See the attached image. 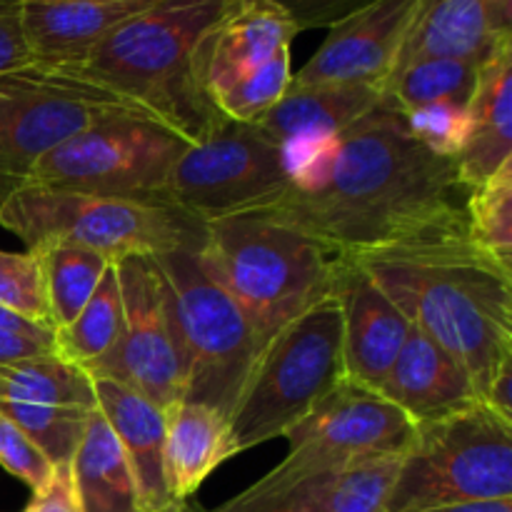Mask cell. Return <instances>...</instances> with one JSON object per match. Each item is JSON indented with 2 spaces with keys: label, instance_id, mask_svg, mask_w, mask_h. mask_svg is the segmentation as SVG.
<instances>
[{
  "label": "cell",
  "instance_id": "d6a6232c",
  "mask_svg": "<svg viewBox=\"0 0 512 512\" xmlns=\"http://www.w3.org/2000/svg\"><path fill=\"white\" fill-rule=\"evenodd\" d=\"M290 75H293V70H290V48H283L263 68H258L253 75L233 85L228 93L220 95L215 100V110L225 120L253 125L288 93Z\"/></svg>",
  "mask_w": 512,
  "mask_h": 512
},
{
  "label": "cell",
  "instance_id": "7402d4cb",
  "mask_svg": "<svg viewBox=\"0 0 512 512\" xmlns=\"http://www.w3.org/2000/svg\"><path fill=\"white\" fill-rule=\"evenodd\" d=\"M93 380L95 408L108 420L118 438L130 468L135 488L145 512H155L170 503L163 475L165 413L128 385L113 378Z\"/></svg>",
  "mask_w": 512,
  "mask_h": 512
},
{
  "label": "cell",
  "instance_id": "74e56055",
  "mask_svg": "<svg viewBox=\"0 0 512 512\" xmlns=\"http://www.w3.org/2000/svg\"><path fill=\"white\" fill-rule=\"evenodd\" d=\"M33 63L23 33V0H0V75Z\"/></svg>",
  "mask_w": 512,
  "mask_h": 512
},
{
  "label": "cell",
  "instance_id": "8fae6325",
  "mask_svg": "<svg viewBox=\"0 0 512 512\" xmlns=\"http://www.w3.org/2000/svg\"><path fill=\"white\" fill-rule=\"evenodd\" d=\"M288 185L283 150L255 125H220L173 165L165 200L200 223L273 205Z\"/></svg>",
  "mask_w": 512,
  "mask_h": 512
},
{
  "label": "cell",
  "instance_id": "8d00e7d4",
  "mask_svg": "<svg viewBox=\"0 0 512 512\" xmlns=\"http://www.w3.org/2000/svg\"><path fill=\"white\" fill-rule=\"evenodd\" d=\"M268 3L285 13V18L300 33V30L330 28L378 0H268Z\"/></svg>",
  "mask_w": 512,
  "mask_h": 512
},
{
  "label": "cell",
  "instance_id": "8992f818",
  "mask_svg": "<svg viewBox=\"0 0 512 512\" xmlns=\"http://www.w3.org/2000/svg\"><path fill=\"white\" fill-rule=\"evenodd\" d=\"M345 378L343 313L333 293L285 325L260 350L228 415L240 453L285 438Z\"/></svg>",
  "mask_w": 512,
  "mask_h": 512
},
{
  "label": "cell",
  "instance_id": "484cf974",
  "mask_svg": "<svg viewBox=\"0 0 512 512\" xmlns=\"http://www.w3.org/2000/svg\"><path fill=\"white\" fill-rule=\"evenodd\" d=\"M123 333V298L115 263L105 270L103 280L90 295L78 318L53 333V355L95 375L118 345Z\"/></svg>",
  "mask_w": 512,
  "mask_h": 512
},
{
  "label": "cell",
  "instance_id": "ee69618b",
  "mask_svg": "<svg viewBox=\"0 0 512 512\" xmlns=\"http://www.w3.org/2000/svg\"><path fill=\"white\" fill-rule=\"evenodd\" d=\"M10 193H13V190H10V188H5V185H0V203H3V200L8 198Z\"/></svg>",
  "mask_w": 512,
  "mask_h": 512
},
{
  "label": "cell",
  "instance_id": "ab89813d",
  "mask_svg": "<svg viewBox=\"0 0 512 512\" xmlns=\"http://www.w3.org/2000/svg\"><path fill=\"white\" fill-rule=\"evenodd\" d=\"M48 353H53V343L50 340H35L28 338V335L0 328V365L18 363V360L38 358V355Z\"/></svg>",
  "mask_w": 512,
  "mask_h": 512
},
{
  "label": "cell",
  "instance_id": "277c9868",
  "mask_svg": "<svg viewBox=\"0 0 512 512\" xmlns=\"http://www.w3.org/2000/svg\"><path fill=\"white\" fill-rule=\"evenodd\" d=\"M205 230L200 255L243 310L260 348L335 293L343 258L268 210L213 220Z\"/></svg>",
  "mask_w": 512,
  "mask_h": 512
},
{
  "label": "cell",
  "instance_id": "44dd1931",
  "mask_svg": "<svg viewBox=\"0 0 512 512\" xmlns=\"http://www.w3.org/2000/svg\"><path fill=\"white\" fill-rule=\"evenodd\" d=\"M383 98V85L330 83L305 85V88L290 85L288 93L253 125L280 150L298 148L343 133Z\"/></svg>",
  "mask_w": 512,
  "mask_h": 512
},
{
  "label": "cell",
  "instance_id": "603a6c76",
  "mask_svg": "<svg viewBox=\"0 0 512 512\" xmlns=\"http://www.w3.org/2000/svg\"><path fill=\"white\" fill-rule=\"evenodd\" d=\"M238 453L230 418L218 408L180 400L165 410L163 475L170 503L193 498L208 475Z\"/></svg>",
  "mask_w": 512,
  "mask_h": 512
},
{
  "label": "cell",
  "instance_id": "7c38bea8",
  "mask_svg": "<svg viewBox=\"0 0 512 512\" xmlns=\"http://www.w3.org/2000/svg\"><path fill=\"white\" fill-rule=\"evenodd\" d=\"M123 298V333L103 368L90 378H113L160 410L185 393V358L168 285L148 255L115 263Z\"/></svg>",
  "mask_w": 512,
  "mask_h": 512
},
{
  "label": "cell",
  "instance_id": "6da1fadb",
  "mask_svg": "<svg viewBox=\"0 0 512 512\" xmlns=\"http://www.w3.org/2000/svg\"><path fill=\"white\" fill-rule=\"evenodd\" d=\"M288 185L260 210L288 220L340 258L468 240L455 160L425 150L385 95L333 138L283 150Z\"/></svg>",
  "mask_w": 512,
  "mask_h": 512
},
{
  "label": "cell",
  "instance_id": "60d3db41",
  "mask_svg": "<svg viewBox=\"0 0 512 512\" xmlns=\"http://www.w3.org/2000/svg\"><path fill=\"white\" fill-rule=\"evenodd\" d=\"M420 512H512V498L468 500V503L440 505V508H430V510H420Z\"/></svg>",
  "mask_w": 512,
  "mask_h": 512
},
{
  "label": "cell",
  "instance_id": "7a4b0ae2",
  "mask_svg": "<svg viewBox=\"0 0 512 512\" xmlns=\"http://www.w3.org/2000/svg\"><path fill=\"white\" fill-rule=\"evenodd\" d=\"M350 263L410 325L463 363L485 400L495 375L512 363V268L468 240L380 250Z\"/></svg>",
  "mask_w": 512,
  "mask_h": 512
},
{
  "label": "cell",
  "instance_id": "e0dca14e",
  "mask_svg": "<svg viewBox=\"0 0 512 512\" xmlns=\"http://www.w3.org/2000/svg\"><path fill=\"white\" fill-rule=\"evenodd\" d=\"M158 0H23V33L33 63L78 70L115 28Z\"/></svg>",
  "mask_w": 512,
  "mask_h": 512
},
{
  "label": "cell",
  "instance_id": "b9f144b4",
  "mask_svg": "<svg viewBox=\"0 0 512 512\" xmlns=\"http://www.w3.org/2000/svg\"><path fill=\"white\" fill-rule=\"evenodd\" d=\"M0 328L13 330V333H20V335H28V338H35V340H50V343H53V333L38 328L35 323H30V320L20 318V315L10 313V310L5 308H0Z\"/></svg>",
  "mask_w": 512,
  "mask_h": 512
},
{
  "label": "cell",
  "instance_id": "ac0fdd59",
  "mask_svg": "<svg viewBox=\"0 0 512 512\" xmlns=\"http://www.w3.org/2000/svg\"><path fill=\"white\" fill-rule=\"evenodd\" d=\"M378 393L403 410L415 428L438 423L480 403L478 388L463 363L415 325Z\"/></svg>",
  "mask_w": 512,
  "mask_h": 512
},
{
  "label": "cell",
  "instance_id": "d6986e66",
  "mask_svg": "<svg viewBox=\"0 0 512 512\" xmlns=\"http://www.w3.org/2000/svg\"><path fill=\"white\" fill-rule=\"evenodd\" d=\"M505 38L512 0H420L395 68L418 58L483 60Z\"/></svg>",
  "mask_w": 512,
  "mask_h": 512
},
{
  "label": "cell",
  "instance_id": "4316f807",
  "mask_svg": "<svg viewBox=\"0 0 512 512\" xmlns=\"http://www.w3.org/2000/svg\"><path fill=\"white\" fill-rule=\"evenodd\" d=\"M0 403L95 408L93 380L53 353L0 365Z\"/></svg>",
  "mask_w": 512,
  "mask_h": 512
},
{
  "label": "cell",
  "instance_id": "d4e9b609",
  "mask_svg": "<svg viewBox=\"0 0 512 512\" xmlns=\"http://www.w3.org/2000/svg\"><path fill=\"white\" fill-rule=\"evenodd\" d=\"M28 250L38 258L45 303L55 333L78 318L113 263L95 250L65 240H43Z\"/></svg>",
  "mask_w": 512,
  "mask_h": 512
},
{
  "label": "cell",
  "instance_id": "83f0119b",
  "mask_svg": "<svg viewBox=\"0 0 512 512\" xmlns=\"http://www.w3.org/2000/svg\"><path fill=\"white\" fill-rule=\"evenodd\" d=\"M473 58H418L400 65L385 80V95L400 113L430 103H463L473 95L478 68Z\"/></svg>",
  "mask_w": 512,
  "mask_h": 512
},
{
  "label": "cell",
  "instance_id": "2e32d148",
  "mask_svg": "<svg viewBox=\"0 0 512 512\" xmlns=\"http://www.w3.org/2000/svg\"><path fill=\"white\" fill-rule=\"evenodd\" d=\"M335 298L343 313L345 375L378 390L410 333V320L355 263L343 258Z\"/></svg>",
  "mask_w": 512,
  "mask_h": 512
},
{
  "label": "cell",
  "instance_id": "ffe728a7",
  "mask_svg": "<svg viewBox=\"0 0 512 512\" xmlns=\"http://www.w3.org/2000/svg\"><path fill=\"white\" fill-rule=\"evenodd\" d=\"M468 118V140L455 158L465 190L488 180L505 160H512V38L500 40L480 63Z\"/></svg>",
  "mask_w": 512,
  "mask_h": 512
},
{
  "label": "cell",
  "instance_id": "4dcf8cb0",
  "mask_svg": "<svg viewBox=\"0 0 512 512\" xmlns=\"http://www.w3.org/2000/svg\"><path fill=\"white\" fill-rule=\"evenodd\" d=\"M403 458L405 455H383L340 468L325 493V512H388Z\"/></svg>",
  "mask_w": 512,
  "mask_h": 512
},
{
  "label": "cell",
  "instance_id": "d590c367",
  "mask_svg": "<svg viewBox=\"0 0 512 512\" xmlns=\"http://www.w3.org/2000/svg\"><path fill=\"white\" fill-rule=\"evenodd\" d=\"M0 468L28 485L33 493L45 488L55 473V465L50 463L48 455L3 413H0Z\"/></svg>",
  "mask_w": 512,
  "mask_h": 512
},
{
  "label": "cell",
  "instance_id": "3957f363",
  "mask_svg": "<svg viewBox=\"0 0 512 512\" xmlns=\"http://www.w3.org/2000/svg\"><path fill=\"white\" fill-rule=\"evenodd\" d=\"M235 0H158L115 28L75 73L133 100L190 143L228 123L195 78V53Z\"/></svg>",
  "mask_w": 512,
  "mask_h": 512
},
{
  "label": "cell",
  "instance_id": "9a60e30c",
  "mask_svg": "<svg viewBox=\"0 0 512 512\" xmlns=\"http://www.w3.org/2000/svg\"><path fill=\"white\" fill-rule=\"evenodd\" d=\"M295 25L268 0H235L195 53V78L205 98L215 100L290 48Z\"/></svg>",
  "mask_w": 512,
  "mask_h": 512
},
{
  "label": "cell",
  "instance_id": "7bdbcfd3",
  "mask_svg": "<svg viewBox=\"0 0 512 512\" xmlns=\"http://www.w3.org/2000/svg\"><path fill=\"white\" fill-rule=\"evenodd\" d=\"M155 512H205V510H200L198 505H193L190 500H178V503H168Z\"/></svg>",
  "mask_w": 512,
  "mask_h": 512
},
{
  "label": "cell",
  "instance_id": "4fadbf2b",
  "mask_svg": "<svg viewBox=\"0 0 512 512\" xmlns=\"http://www.w3.org/2000/svg\"><path fill=\"white\" fill-rule=\"evenodd\" d=\"M285 438L290 450L280 465L303 473H338L355 460L405 455L418 428L378 390L345 378Z\"/></svg>",
  "mask_w": 512,
  "mask_h": 512
},
{
  "label": "cell",
  "instance_id": "e575fe53",
  "mask_svg": "<svg viewBox=\"0 0 512 512\" xmlns=\"http://www.w3.org/2000/svg\"><path fill=\"white\" fill-rule=\"evenodd\" d=\"M410 135L430 153L455 160L468 140L470 118L463 103H430L403 113Z\"/></svg>",
  "mask_w": 512,
  "mask_h": 512
},
{
  "label": "cell",
  "instance_id": "f546056e",
  "mask_svg": "<svg viewBox=\"0 0 512 512\" xmlns=\"http://www.w3.org/2000/svg\"><path fill=\"white\" fill-rule=\"evenodd\" d=\"M333 475L278 465L213 512H325V493Z\"/></svg>",
  "mask_w": 512,
  "mask_h": 512
},
{
  "label": "cell",
  "instance_id": "1f68e13d",
  "mask_svg": "<svg viewBox=\"0 0 512 512\" xmlns=\"http://www.w3.org/2000/svg\"><path fill=\"white\" fill-rule=\"evenodd\" d=\"M95 410V408H93ZM93 410L58 408V405H25L0 403V413L13 420L45 455L50 463L70 465L83 430Z\"/></svg>",
  "mask_w": 512,
  "mask_h": 512
},
{
  "label": "cell",
  "instance_id": "f1b7e54d",
  "mask_svg": "<svg viewBox=\"0 0 512 512\" xmlns=\"http://www.w3.org/2000/svg\"><path fill=\"white\" fill-rule=\"evenodd\" d=\"M468 243L512 268V160L465 195Z\"/></svg>",
  "mask_w": 512,
  "mask_h": 512
},
{
  "label": "cell",
  "instance_id": "9c48e42d",
  "mask_svg": "<svg viewBox=\"0 0 512 512\" xmlns=\"http://www.w3.org/2000/svg\"><path fill=\"white\" fill-rule=\"evenodd\" d=\"M188 145V138L153 115H118L80 130L45 153L25 183L105 198L168 203V178Z\"/></svg>",
  "mask_w": 512,
  "mask_h": 512
},
{
  "label": "cell",
  "instance_id": "5bb4252c",
  "mask_svg": "<svg viewBox=\"0 0 512 512\" xmlns=\"http://www.w3.org/2000/svg\"><path fill=\"white\" fill-rule=\"evenodd\" d=\"M418 5L420 0H378L330 25L328 38L290 75V85L368 83L385 88Z\"/></svg>",
  "mask_w": 512,
  "mask_h": 512
},
{
  "label": "cell",
  "instance_id": "836d02e7",
  "mask_svg": "<svg viewBox=\"0 0 512 512\" xmlns=\"http://www.w3.org/2000/svg\"><path fill=\"white\" fill-rule=\"evenodd\" d=\"M0 308L53 333L43 293V275H40L38 258L30 250L28 253L0 250Z\"/></svg>",
  "mask_w": 512,
  "mask_h": 512
},
{
  "label": "cell",
  "instance_id": "f35d334b",
  "mask_svg": "<svg viewBox=\"0 0 512 512\" xmlns=\"http://www.w3.org/2000/svg\"><path fill=\"white\" fill-rule=\"evenodd\" d=\"M23 512H80L68 465H58L45 488L35 490Z\"/></svg>",
  "mask_w": 512,
  "mask_h": 512
},
{
  "label": "cell",
  "instance_id": "ba28073f",
  "mask_svg": "<svg viewBox=\"0 0 512 512\" xmlns=\"http://www.w3.org/2000/svg\"><path fill=\"white\" fill-rule=\"evenodd\" d=\"M512 498V420L485 400L420 425L390 493L388 512Z\"/></svg>",
  "mask_w": 512,
  "mask_h": 512
},
{
  "label": "cell",
  "instance_id": "52a82bcc",
  "mask_svg": "<svg viewBox=\"0 0 512 512\" xmlns=\"http://www.w3.org/2000/svg\"><path fill=\"white\" fill-rule=\"evenodd\" d=\"M200 250H173L155 255L153 263L168 285L183 345V400L230 415L263 348L243 310L208 270Z\"/></svg>",
  "mask_w": 512,
  "mask_h": 512
},
{
  "label": "cell",
  "instance_id": "30bf717a",
  "mask_svg": "<svg viewBox=\"0 0 512 512\" xmlns=\"http://www.w3.org/2000/svg\"><path fill=\"white\" fill-rule=\"evenodd\" d=\"M133 113L145 110L75 70L30 63L3 73L0 185L15 190L28 180L33 165L60 143L90 125Z\"/></svg>",
  "mask_w": 512,
  "mask_h": 512
},
{
  "label": "cell",
  "instance_id": "cb8c5ba5",
  "mask_svg": "<svg viewBox=\"0 0 512 512\" xmlns=\"http://www.w3.org/2000/svg\"><path fill=\"white\" fill-rule=\"evenodd\" d=\"M68 468L80 512H145L133 468L98 408L90 413Z\"/></svg>",
  "mask_w": 512,
  "mask_h": 512
},
{
  "label": "cell",
  "instance_id": "5b68a950",
  "mask_svg": "<svg viewBox=\"0 0 512 512\" xmlns=\"http://www.w3.org/2000/svg\"><path fill=\"white\" fill-rule=\"evenodd\" d=\"M0 228L25 248L43 240H65L120 263L130 255L198 250L205 245V223L168 203L75 193L23 183L0 203Z\"/></svg>",
  "mask_w": 512,
  "mask_h": 512
}]
</instances>
